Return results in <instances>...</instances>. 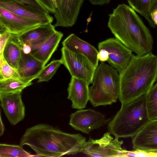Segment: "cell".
<instances>
[{
  "instance_id": "cell-1",
  "label": "cell",
  "mask_w": 157,
  "mask_h": 157,
  "mask_svg": "<svg viewBox=\"0 0 157 157\" xmlns=\"http://www.w3.org/2000/svg\"><path fill=\"white\" fill-rule=\"evenodd\" d=\"M86 142L80 134L66 133L51 125L40 124L26 129L20 145L29 147L38 156L57 157L82 152Z\"/></svg>"
},
{
  "instance_id": "cell-2",
  "label": "cell",
  "mask_w": 157,
  "mask_h": 157,
  "mask_svg": "<svg viewBox=\"0 0 157 157\" xmlns=\"http://www.w3.org/2000/svg\"><path fill=\"white\" fill-rule=\"evenodd\" d=\"M108 26L115 38L137 56L151 52L153 40L150 31L129 6L118 5L109 15Z\"/></svg>"
},
{
  "instance_id": "cell-3",
  "label": "cell",
  "mask_w": 157,
  "mask_h": 157,
  "mask_svg": "<svg viewBox=\"0 0 157 157\" xmlns=\"http://www.w3.org/2000/svg\"><path fill=\"white\" fill-rule=\"evenodd\" d=\"M119 75V99L125 104L146 94L157 80V56L151 52L140 56L133 54Z\"/></svg>"
},
{
  "instance_id": "cell-4",
  "label": "cell",
  "mask_w": 157,
  "mask_h": 157,
  "mask_svg": "<svg viewBox=\"0 0 157 157\" xmlns=\"http://www.w3.org/2000/svg\"><path fill=\"white\" fill-rule=\"evenodd\" d=\"M150 120L145 94L129 103L122 104L120 109L109 122L108 128L115 137H133Z\"/></svg>"
},
{
  "instance_id": "cell-5",
  "label": "cell",
  "mask_w": 157,
  "mask_h": 157,
  "mask_svg": "<svg viewBox=\"0 0 157 157\" xmlns=\"http://www.w3.org/2000/svg\"><path fill=\"white\" fill-rule=\"evenodd\" d=\"M120 75L111 66L101 63L96 68L92 86L89 88V101L94 107L111 105L119 99Z\"/></svg>"
},
{
  "instance_id": "cell-6",
  "label": "cell",
  "mask_w": 157,
  "mask_h": 157,
  "mask_svg": "<svg viewBox=\"0 0 157 157\" xmlns=\"http://www.w3.org/2000/svg\"><path fill=\"white\" fill-rule=\"evenodd\" d=\"M60 59L71 77L83 79L89 85L92 83L96 68L83 56L71 52L64 47L61 49Z\"/></svg>"
},
{
  "instance_id": "cell-7",
  "label": "cell",
  "mask_w": 157,
  "mask_h": 157,
  "mask_svg": "<svg viewBox=\"0 0 157 157\" xmlns=\"http://www.w3.org/2000/svg\"><path fill=\"white\" fill-rule=\"evenodd\" d=\"M110 134L105 133L98 140L90 138L86 142L82 153L89 157H120L124 150L121 147L123 142L117 137L113 139Z\"/></svg>"
},
{
  "instance_id": "cell-8",
  "label": "cell",
  "mask_w": 157,
  "mask_h": 157,
  "mask_svg": "<svg viewBox=\"0 0 157 157\" xmlns=\"http://www.w3.org/2000/svg\"><path fill=\"white\" fill-rule=\"evenodd\" d=\"M98 50L104 49L109 53L108 62L119 74L129 64L133 54L132 52L116 38L108 39L99 42Z\"/></svg>"
},
{
  "instance_id": "cell-9",
  "label": "cell",
  "mask_w": 157,
  "mask_h": 157,
  "mask_svg": "<svg viewBox=\"0 0 157 157\" xmlns=\"http://www.w3.org/2000/svg\"><path fill=\"white\" fill-rule=\"evenodd\" d=\"M109 120L101 113L91 109H80L71 114L69 124L76 130L89 134L105 125Z\"/></svg>"
},
{
  "instance_id": "cell-10",
  "label": "cell",
  "mask_w": 157,
  "mask_h": 157,
  "mask_svg": "<svg viewBox=\"0 0 157 157\" xmlns=\"http://www.w3.org/2000/svg\"><path fill=\"white\" fill-rule=\"evenodd\" d=\"M40 24L0 6V36L8 33L19 35Z\"/></svg>"
},
{
  "instance_id": "cell-11",
  "label": "cell",
  "mask_w": 157,
  "mask_h": 157,
  "mask_svg": "<svg viewBox=\"0 0 157 157\" xmlns=\"http://www.w3.org/2000/svg\"><path fill=\"white\" fill-rule=\"evenodd\" d=\"M57 7L54 13L55 27L68 28L76 22L84 0H56Z\"/></svg>"
},
{
  "instance_id": "cell-12",
  "label": "cell",
  "mask_w": 157,
  "mask_h": 157,
  "mask_svg": "<svg viewBox=\"0 0 157 157\" xmlns=\"http://www.w3.org/2000/svg\"><path fill=\"white\" fill-rule=\"evenodd\" d=\"M22 92L0 94V105L10 124L15 125L24 118L25 108Z\"/></svg>"
},
{
  "instance_id": "cell-13",
  "label": "cell",
  "mask_w": 157,
  "mask_h": 157,
  "mask_svg": "<svg viewBox=\"0 0 157 157\" xmlns=\"http://www.w3.org/2000/svg\"><path fill=\"white\" fill-rule=\"evenodd\" d=\"M0 6L17 15L37 21L40 25L52 23L49 13L31 6L12 0H0Z\"/></svg>"
},
{
  "instance_id": "cell-14",
  "label": "cell",
  "mask_w": 157,
  "mask_h": 157,
  "mask_svg": "<svg viewBox=\"0 0 157 157\" xmlns=\"http://www.w3.org/2000/svg\"><path fill=\"white\" fill-rule=\"evenodd\" d=\"M132 142L134 150L157 151V119L150 120L132 137Z\"/></svg>"
},
{
  "instance_id": "cell-15",
  "label": "cell",
  "mask_w": 157,
  "mask_h": 157,
  "mask_svg": "<svg viewBox=\"0 0 157 157\" xmlns=\"http://www.w3.org/2000/svg\"><path fill=\"white\" fill-rule=\"evenodd\" d=\"M63 46L69 51L79 54L86 58L90 63L97 68L98 59V52L94 46L83 40L74 34H71L62 42Z\"/></svg>"
},
{
  "instance_id": "cell-16",
  "label": "cell",
  "mask_w": 157,
  "mask_h": 157,
  "mask_svg": "<svg viewBox=\"0 0 157 157\" xmlns=\"http://www.w3.org/2000/svg\"><path fill=\"white\" fill-rule=\"evenodd\" d=\"M89 85L84 80L71 77L67 88V98L72 102L73 109L86 108L89 101Z\"/></svg>"
},
{
  "instance_id": "cell-17",
  "label": "cell",
  "mask_w": 157,
  "mask_h": 157,
  "mask_svg": "<svg viewBox=\"0 0 157 157\" xmlns=\"http://www.w3.org/2000/svg\"><path fill=\"white\" fill-rule=\"evenodd\" d=\"M45 65L43 62L36 58L30 53L25 54L22 51L17 71L21 78L32 81L36 79Z\"/></svg>"
},
{
  "instance_id": "cell-18",
  "label": "cell",
  "mask_w": 157,
  "mask_h": 157,
  "mask_svg": "<svg viewBox=\"0 0 157 157\" xmlns=\"http://www.w3.org/2000/svg\"><path fill=\"white\" fill-rule=\"evenodd\" d=\"M52 23L40 25L19 35H15L22 44L31 46L40 44L48 38L56 30Z\"/></svg>"
},
{
  "instance_id": "cell-19",
  "label": "cell",
  "mask_w": 157,
  "mask_h": 157,
  "mask_svg": "<svg viewBox=\"0 0 157 157\" xmlns=\"http://www.w3.org/2000/svg\"><path fill=\"white\" fill-rule=\"evenodd\" d=\"M63 36V33L56 31L43 43L31 46L32 51L30 53L46 65L56 50Z\"/></svg>"
},
{
  "instance_id": "cell-20",
  "label": "cell",
  "mask_w": 157,
  "mask_h": 157,
  "mask_svg": "<svg viewBox=\"0 0 157 157\" xmlns=\"http://www.w3.org/2000/svg\"><path fill=\"white\" fill-rule=\"evenodd\" d=\"M22 45L16 36L11 34L2 52L6 61L16 70L22 54Z\"/></svg>"
},
{
  "instance_id": "cell-21",
  "label": "cell",
  "mask_w": 157,
  "mask_h": 157,
  "mask_svg": "<svg viewBox=\"0 0 157 157\" xmlns=\"http://www.w3.org/2000/svg\"><path fill=\"white\" fill-rule=\"evenodd\" d=\"M32 81L21 78H12L0 80V94L22 92L32 84Z\"/></svg>"
},
{
  "instance_id": "cell-22",
  "label": "cell",
  "mask_w": 157,
  "mask_h": 157,
  "mask_svg": "<svg viewBox=\"0 0 157 157\" xmlns=\"http://www.w3.org/2000/svg\"><path fill=\"white\" fill-rule=\"evenodd\" d=\"M131 7L143 16L148 21L150 26L155 28L151 17V7L152 0H127Z\"/></svg>"
},
{
  "instance_id": "cell-23",
  "label": "cell",
  "mask_w": 157,
  "mask_h": 157,
  "mask_svg": "<svg viewBox=\"0 0 157 157\" xmlns=\"http://www.w3.org/2000/svg\"><path fill=\"white\" fill-rule=\"evenodd\" d=\"M35 155L25 150L21 145L0 144V157H28Z\"/></svg>"
},
{
  "instance_id": "cell-24",
  "label": "cell",
  "mask_w": 157,
  "mask_h": 157,
  "mask_svg": "<svg viewBox=\"0 0 157 157\" xmlns=\"http://www.w3.org/2000/svg\"><path fill=\"white\" fill-rule=\"evenodd\" d=\"M145 95L149 119L150 120L157 119V83Z\"/></svg>"
},
{
  "instance_id": "cell-25",
  "label": "cell",
  "mask_w": 157,
  "mask_h": 157,
  "mask_svg": "<svg viewBox=\"0 0 157 157\" xmlns=\"http://www.w3.org/2000/svg\"><path fill=\"white\" fill-rule=\"evenodd\" d=\"M62 64L59 60H55L52 61L46 66L37 77L38 82H47L53 76L61 64Z\"/></svg>"
},
{
  "instance_id": "cell-26",
  "label": "cell",
  "mask_w": 157,
  "mask_h": 157,
  "mask_svg": "<svg viewBox=\"0 0 157 157\" xmlns=\"http://www.w3.org/2000/svg\"><path fill=\"white\" fill-rule=\"evenodd\" d=\"M12 78H21L17 70L5 61L2 65L0 66V80Z\"/></svg>"
},
{
  "instance_id": "cell-27",
  "label": "cell",
  "mask_w": 157,
  "mask_h": 157,
  "mask_svg": "<svg viewBox=\"0 0 157 157\" xmlns=\"http://www.w3.org/2000/svg\"><path fill=\"white\" fill-rule=\"evenodd\" d=\"M12 0L21 4H25L33 6L35 8L44 12L48 13V12L40 3L39 0Z\"/></svg>"
},
{
  "instance_id": "cell-28",
  "label": "cell",
  "mask_w": 157,
  "mask_h": 157,
  "mask_svg": "<svg viewBox=\"0 0 157 157\" xmlns=\"http://www.w3.org/2000/svg\"><path fill=\"white\" fill-rule=\"evenodd\" d=\"M49 13L53 14L56 11V7L52 0H39Z\"/></svg>"
},
{
  "instance_id": "cell-29",
  "label": "cell",
  "mask_w": 157,
  "mask_h": 157,
  "mask_svg": "<svg viewBox=\"0 0 157 157\" xmlns=\"http://www.w3.org/2000/svg\"><path fill=\"white\" fill-rule=\"evenodd\" d=\"M11 35L10 33H8L0 37V56L2 55L4 48Z\"/></svg>"
},
{
  "instance_id": "cell-30",
  "label": "cell",
  "mask_w": 157,
  "mask_h": 157,
  "mask_svg": "<svg viewBox=\"0 0 157 157\" xmlns=\"http://www.w3.org/2000/svg\"><path fill=\"white\" fill-rule=\"evenodd\" d=\"M109 53L108 52L104 49H101L99 50L97 55V57L100 62H104L107 61L109 59Z\"/></svg>"
},
{
  "instance_id": "cell-31",
  "label": "cell",
  "mask_w": 157,
  "mask_h": 157,
  "mask_svg": "<svg viewBox=\"0 0 157 157\" xmlns=\"http://www.w3.org/2000/svg\"><path fill=\"white\" fill-rule=\"evenodd\" d=\"M111 0H89L90 2L94 5H102L109 3Z\"/></svg>"
},
{
  "instance_id": "cell-32",
  "label": "cell",
  "mask_w": 157,
  "mask_h": 157,
  "mask_svg": "<svg viewBox=\"0 0 157 157\" xmlns=\"http://www.w3.org/2000/svg\"><path fill=\"white\" fill-rule=\"evenodd\" d=\"M32 48L31 46L27 44H23L22 46V52L25 54H29L31 53Z\"/></svg>"
},
{
  "instance_id": "cell-33",
  "label": "cell",
  "mask_w": 157,
  "mask_h": 157,
  "mask_svg": "<svg viewBox=\"0 0 157 157\" xmlns=\"http://www.w3.org/2000/svg\"><path fill=\"white\" fill-rule=\"evenodd\" d=\"M151 17L155 25H157V8L151 12Z\"/></svg>"
},
{
  "instance_id": "cell-34",
  "label": "cell",
  "mask_w": 157,
  "mask_h": 157,
  "mask_svg": "<svg viewBox=\"0 0 157 157\" xmlns=\"http://www.w3.org/2000/svg\"><path fill=\"white\" fill-rule=\"evenodd\" d=\"M0 136H1L3 134L5 130V127L2 120L1 114H0Z\"/></svg>"
},
{
  "instance_id": "cell-35",
  "label": "cell",
  "mask_w": 157,
  "mask_h": 157,
  "mask_svg": "<svg viewBox=\"0 0 157 157\" xmlns=\"http://www.w3.org/2000/svg\"><path fill=\"white\" fill-rule=\"evenodd\" d=\"M157 8V0H152L151 7V12L155 10Z\"/></svg>"
},
{
  "instance_id": "cell-36",
  "label": "cell",
  "mask_w": 157,
  "mask_h": 157,
  "mask_svg": "<svg viewBox=\"0 0 157 157\" xmlns=\"http://www.w3.org/2000/svg\"><path fill=\"white\" fill-rule=\"evenodd\" d=\"M53 4H54L55 7H56V8L57 7V5H56V0H52Z\"/></svg>"
}]
</instances>
